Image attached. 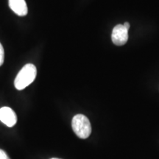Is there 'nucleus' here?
Returning a JSON list of instances; mask_svg holds the SVG:
<instances>
[{
	"label": "nucleus",
	"instance_id": "1",
	"mask_svg": "<svg viewBox=\"0 0 159 159\" xmlns=\"http://www.w3.org/2000/svg\"><path fill=\"white\" fill-rule=\"evenodd\" d=\"M37 75V69L32 63L26 64L20 70L14 81V85L18 90H23L35 80Z\"/></svg>",
	"mask_w": 159,
	"mask_h": 159
},
{
	"label": "nucleus",
	"instance_id": "2",
	"mask_svg": "<svg viewBox=\"0 0 159 159\" xmlns=\"http://www.w3.org/2000/svg\"><path fill=\"white\" fill-rule=\"evenodd\" d=\"M71 127L75 134L79 138L85 139L91 135V125L89 119L83 114H77L73 117Z\"/></svg>",
	"mask_w": 159,
	"mask_h": 159
},
{
	"label": "nucleus",
	"instance_id": "3",
	"mask_svg": "<svg viewBox=\"0 0 159 159\" xmlns=\"http://www.w3.org/2000/svg\"><path fill=\"white\" fill-rule=\"evenodd\" d=\"M113 43L116 46H122L128 40V30L125 29L123 25H118L114 27L111 34Z\"/></svg>",
	"mask_w": 159,
	"mask_h": 159
},
{
	"label": "nucleus",
	"instance_id": "4",
	"mask_svg": "<svg viewBox=\"0 0 159 159\" xmlns=\"http://www.w3.org/2000/svg\"><path fill=\"white\" fill-rule=\"evenodd\" d=\"M0 121L7 127L11 128L17 122L16 114L9 107H3L0 108Z\"/></svg>",
	"mask_w": 159,
	"mask_h": 159
},
{
	"label": "nucleus",
	"instance_id": "5",
	"mask_svg": "<svg viewBox=\"0 0 159 159\" xmlns=\"http://www.w3.org/2000/svg\"><path fill=\"white\" fill-rule=\"evenodd\" d=\"M9 6L16 14L25 16L27 14V6L25 0H9Z\"/></svg>",
	"mask_w": 159,
	"mask_h": 159
},
{
	"label": "nucleus",
	"instance_id": "6",
	"mask_svg": "<svg viewBox=\"0 0 159 159\" xmlns=\"http://www.w3.org/2000/svg\"><path fill=\"white\" fill-rule=\"evenodd\" d=\"M4 59H5V52H4L2 45L0 43V66L3 64Z\"/></svg>",
	"mask_w": 159,
	"mask_h": 159
},
{
	"label": "nucleus",
	"instance_id": "7",
	"mask_svg": "<svg viewBox=\"0 0 159 159\" xmlns=\"http://www.w3.org/2000/svg\"><path fill=\"white\" fill-rule=\"evenodd\" d=\"M0 159H11L5 151L0 149Z\"/></svg>",
	"mask_w": 159,
	"mask_h": 159
},
{
	"label": "nucleus",
	"instance_id": "8",
	"mask_svg": "<svg viewBox=\"0 0 159 159\" xmlns=\"http://www.w3.org/2000/svg\"><path fill=\"white\" fill-rule=\"evenodd\" d=\"M124 27H125V29L127 30H129V29H130V24H129L128 22H125V23H124Z\"/></svg>",
	"mask_w": 159,
	"mask_h": 159
},
{
	"label": "nucleus",
	"instance_id": "9",
	"mask_svg": "<svg viewBox=\"0 0 159 159\" xmlns=\"http://www.w3.org/2000/svg\"><path fill=\"white\" fill-rule=\"evenodd\" d=\"M50 159H61V158H50Z\"/></svg>",
	"mask_w": 159,
	"mask_h": 159
}]
</instances>
